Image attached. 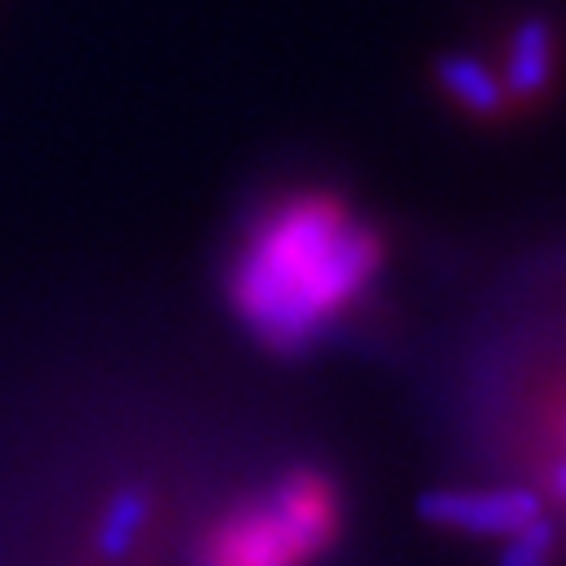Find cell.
<instances>
[{
  "label": "cell",
  "mask_w": 566,
  "mask_h": 566,
  "mask_svg": "<svg viewBox=\"0 0 566 566\" xmlns=\"http://www.w3.org/2000/svg\"><path fill=\"white\" fill-rule=\"evenodd\" d=\"M384 263V237L335 197H295L245 241L228 295L272 353H304Z\"/></svg>",
  "instance_id": "obj_1"
},
{
  "label": "cell",
  "mask_w": 566,
  "mask_h": 566,
  "mask_svg": "<svg viewBox=\"0 0 566 566\" xmlns=\"http://www.w3.org/2000/svg\"><path fill=\"white\" fill-rule=\"evenodd\" d=\"M339 539V495L331 478L300 469L276 482V491L228 517L210 544L206 566H304Z\"/></svg>",
  "instance_id": "obj_2"
},
{
  "label": "cell",
  "mask_w": 566,
  "mask_h": 566,
  "mask_svg": "<svg viewBox=\"0 0 566 566\" xmlns=\"http://www.w3.org/2000/svg\"><path fill=\"white\" fill-rule=\"evenodd\" d=\"M419 517L460 531V535H495L509 539L544 517L539 491L526 486H482V491H429L419 495Z\"/></svg>",
  "instance_id": "obj_3"
},
{
  "label": "cell",
  "mask_w": 566,
  "mask_h": 566,
  "mask_svg": "<svg viewBox=\"0 0 566 566\" xmlns=\"http://www.w3.org/2000/svg\"><path fill=\"white\" fill-rule=\"evenodd\" d=\"M557 76V28L548 14H526L513 36H509V54H504V94L509 103H539L553 90Z\"/></svg>",
  "instance_id": "obj_4"
},
{
  "label": "cell",
  "mask_w": 566,
  "mask_h": 566,
  "mask_svg": "<svg viewBox=\"0 0 566 566\" xmlns=\"http://www.w3.org/2000/svg\"><path fill=\"white\" fill-rule=\"evenodd\" d=\"M433 76H438V85L447 90V98H455L469 116L500 120V116L509 112V94H504L500 72H495L486 59H478V54L447 50V54H438Z\"/></svg>",
  "instance_id": "obj_5"
},
{
  "label": "cell",
  "mask_w": 566,
  "mask_h": 566,
  "mask_svg": "<svg viewBox=\"0 0 566 566\" xmlns=\"http://www.w3.org/2000/svg\"><path fill=\"white\" fill-rule=\"evenodd\" d=\"M148 513H153V504H148V495L138 491V486L116 491L112 504H107V513H103V522H98V539H94L98 553L107 562L129 557V548L138 544V535H144V526H148Z\"/></svg>",
  "instance_id": "obj_6"
},
{
  "label": "cell",
  "mask_w": 566,
  "mask_h": 566,
  "mask_svg": "<svg viewBox=\"0 0 566 566\" xmlns=\"http://www.w3.org/2000/svg\"><path fill=\"white\" fill-rule=\"evenodd\" d=\"M553 548H557V526L544 513L526 531L509 535V548L500 553V566H553Z\"/></svg>",
  "instance_id": "obj_7"
},
{
  "label": "cell",
  "mask_w": 566,
  "mask_h": 566,
  "mask_svg": "<svg viewBox=\"0 0 566 566\" xmlns=\"http://www.w3.org/2000/svg\"><path fill=\"white\" fill-rule=\"evenodd\" d=\"M539 478H544V491L566 509V455H557V451H553V455L539 464Z\"/></svg>",
  "instance_id": "obj_8"
},
{
  "label": "cell",
  "mask_w": 566,
  "mask_h": 566,
  "mask_svg": "<svg viewBox=\"0 0 566 566\" xmlns=\"http://www.w3.org/2000/svg\"><path fill=\"white\" fill-rule=\"evenodd\" d=\"M548 429H553V451L566 455V392L557 397V406H553V415H548Z\"/></svg>",
  "instance_id": "obj_9"
}]
</instances>
